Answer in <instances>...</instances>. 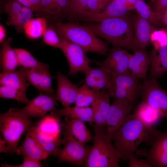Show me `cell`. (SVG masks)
<instances>
[{
	"mask_svg": "<svg viewBox=\"0 0 167 167\" xmlns=\"http://www.w3.org/2000/svg\"><path fill=\"white\" fill-rule=\"evenodd\" d=\"M30 8L33 12L39 13L40 11L41 0H12Z\"/></svg>",
	"mask_w": 167,
	"mask_h": 167,
	"instance_id": "45",
	"label": "cell"
},
{
	"mask_svg": "<svg viewBox=\"0 0 167 167\" xmlns=\"http://www.w3.org/2000/svg\"><path fill=\"white\" fill-rule=\"evenodd\" d=\"M54 0H41L40 11L43 17L53 19Z\"/></svg>",
	"mask_w": 167,
	"mask_h": 167,
	"instance_id": "42",
	"label": "cell"
},
{
	"mask_svg": "<svg viewBox=\"0 0 167 167\" xmlns=\"http://www.w3.org/2000/svg\"><path fill=\"white\" fill-rule=\"evenodd\" d=\"M55 116L60 118H66L89 122L92 125L94 122L92 110L89 106L79 107L75 105L73 107H64L62 109L51 112Z\"/></svg>",
	"mask_w": 167,
	"mask_h": 167,
	"instance_id": "22",
	"label": "cell"
},
{
	"mask_svg": "<svg viewBox=\"0 0 167 167\" xmlns=\"http://www.w3.org/2000/svg\"><path fill=\"white\" fill-rule=\"evenodd\" d=\"M2 167H41L43 166L40 161L29 158H24L22 164L17 165H12L7 164H1Z\"/></svg>",
	"mask_w": 167,
	"mask_h": 167,
	"instance_id": "44",
	"label": "cell"
},
{
	"mask_svg": "<svg viewBox=\"0 0 167 167\" xmlns=\"http://www.w3.org/2000/svg\"><path fill=\"white\" fill-rule=\"evenodd\" d=\"M129 11L122 3L112 0L102 11L94 16L90 21L97 23L106 19L123 16L127 15Z\"/></svg>",
	"mask_w": 167,
	"mask_h": 167,
	"instance_id": "25",
	"label": "cell"
},
{
	"mask_svg": "<svg viewBox=\"0 0 167 167\" xmlns=\"http://www.w3.org/2000/svg\"><path fill=\"white\" fill-rule=\"evenodd\" d=\"M156 29L154 26L137 15L134 19L133 31L138 49L145 50L151 42V34Z\"/></svg>",
	"mask_w": 167,
	"mask_h": 167,
	"instance_id": "18",
	"label": "cell"
},
{
	"mask_svg": "<svg viewBox=\"0 0 167 167\" xmlns=\"http://www.w3.org/2000/svg\"><path fill=\"white\" fill-rule=\"evenodd\" d=\"M18 70L24 75L29 84L34 86L40 92L54 95V91L52 85L53 77L49 69L41 72L21 67Z\"/></svg>",
	"mask_w": 167,
	"mask_h": 167,
	"instance_id": "15",
	"label": "cell"
},
{
	"mask_svg": "<svg viewBox=\"0 0 167 167\" xmlns=\"http://www.w3.org/2000/svg\"><path fill=\"white\" fill-rule=\"evenodd\" d=\"M134 19L127 15L84 25L113 45L134 51L138 50L134 36Z\"/></svg>",
	"mask_w": 167,
	"mask_h": 167,
	"instance_id": "2",
	"label": "cell"
},
{
	"mask_svg": "<svg viewBox=\"0 0 167 167\" xmlns=\"http://www.w3.org/2000/svg\"><path fill=\"white\" fill-rule=\"evenodd\" d=\"M34 126L36 137L41 147L49 156L51 154L54 156L62 143V139L48 135L39 132Z\"/></svg>",
	"mask_w": 167,
	"mask_h": 167,
	"instance_id": "31",
	"label": "cell"
},
{
	"mask_svg": "<svg viewBox=\"0 0 167 167\" xmlns=\"http://www.w3.org/2000/svg\"><path fill=\"white\" fill-rule=\"evenodd\" d=\"M112 0H88L87 21L102 11Z\"/></svg>",
	"mask_w": 167,
	"mask_h": 167,
	"instance_id": "37",
	"label": "cell"
},
{
	"mask_svg": "<svg viewBox=\"0 0 167 167\" xmlns=\"http://www.w3.org/2000/svg\"><path fill=\"white\" fill-rule=\"evenodd\" d=\"M135 9L142 18L146 20L154 26L162 24V16L154 11L143 0H138L135 3Z\"/></svg>",
	"mask_w": 167,
	"mask_h": 167,
	"instance_id": "33",
	"label": "cell"
},
{
	"mask_svg": "<svg viewBox=\"0 0 167 167\" xmlns=\"http://www.w3.org/2000/svg\"><path fill=\"white\" fill-rule=\"evenodd\" d=\"M68 0H54L53 19H58L64 16L67 17Z\"/></svg>",
	"mask_w": 167,
	"mask_h": 167,
	"instance_id": "39",
	"label": "cell"
},
{
	"mask_svg": "<svg viewBox=\"0 0 167 167\" xmlns=\"http://www.w3.org/2000/svg\"><path fill=\"white\" fill-rule=\"evenodd\" d=\"M96 92L84 84L78 88L75 103V105L79 107L89 106L94 100Z\"/></svg>",
	"mask_w": 167,
	"mask_h": 167,
	"instance_id": "35",
	"label": "cell"
},
{
	"mask_svg": "<svg viewBox=\"0 0 167 167\" xmlns=\"http://www.w3.org/2000/svg\"><path fill=\"white\" fill-rule=\"evenodd\" d=\"M159 131L154 127L148 126L132 116L110 136L114 145L120 154L121 159L128 160L139 146L144 142L150 145Z\"/></svg>",
	"mask_w": 167,
	"mask_h": 167,
	"instance_id": "1",
	"label": "cell"
},
{
	"mask_svg": "<svg viewBox=\"0 0 167 167\" xmlns=\"http://www.w3.org/2000/svg\"><path fill=\"white\" fill-rule=\"evenodd\" d=\"M132 116L150 127H154L162 117L157 110L143 101L135 107Z\"/></svg>",
	"mask_w": 167,
	"mask_h": 167,
	"instance_id": "23",
	"label": "cell"
},
{
	"mask_svg": "<svg viewBox=\"0 0 167 167\" xmlns=\"http://www.w3.org/2000/svg\"><path fill=\"white\" fill-rule=\"evenodd\" d=\"M118 1L125 5L130 10L135 9V3L138 0H113Z\"/></svg>",
	"mask_w": 167,
	"mask_h": 167,
	"instance_id": "47",
	"label": "cell"
},
{
	"mask_svg": "<svg viewBox=\"0 0 167 167\" xmlns=\"http://www.w3.org/2000/svg\"><path fill=\"white\" fill-rule=\"evenodd\" d=\"M57 100L55 96L40 92L19 110L29 117H43L48 112L56 110Z\"/></svg>",
	"mask_w": 167,
	"mask_h": 167,
	"instance_id": "12",
	"label": "cell"
},
{
	"mask_svg": "<svg viewBox=\"0 0 167 167\" xmlns=\"http://www.w3.org/2000/svg\"><path fill=\"white\" fill-rule=\"evenodd\" d=\"M64 135H71L79 142L85 144L90 141L92 136L84 122L66 117L64 124Z\"/></svg>",
	"mask_w": 167,
	"mask_h": 167,
	"instance_id": "21",
	"label": "cell"
},
{
	"mask_svg": "<svg viewBox=\"0 0 167 167\" xmlns=\"http://www.w3.org/2000/svg\"><path fill=\"white\" fill-rule=\"evenodd\" d=\"M18 65L21 67L39 71L49 69V66L35 58L26 50L22 48H14Z\"/></svg>",
	"mask_w": 167,
	"mask_h": 167,
	"instance_id": "26",
	"label": "cell"
},
{
	"mask_svg": "<svg viewBox=\"0 0 167 167\" xmlns=\"http://www.w3.org/2000/svg\"><path fill=\"white\" fill-rule=\"evenodd\" d=\"M149 5L154 11L162 16L167 10V0H150Z\"/></svg>",
	"mask_w": 167,
	"mask_h": 167,
	"instance_id": "43",
	"label": "cell"
},
{
	"mask_svg": "<svg viewBox=\"0 0 167 167\" xmlns=\"http://www.w3.org/2000/svg\"><path fill=\"white\" fill-rule=\"evenodd\" d=\"M130 54L128 68L131 74L138 79H145L150 64L149 56L145 50H136Z\"/></svg>",
	"mask_w": 167,
	"mask_h": 167,
	"instance_id": "19",
	"label": "cell"
},
{
	"mask_svg": "<svg viewBox=\"0 0 167 167\" xmlns=\"http://www.w3.org/2000/svg\"><path fill=\"white\" fill-rule=\"evenodd\" d=\"M84 74L85 84L96 92L107 91L111 84L112 75L102 67H90Z\"/></svg>",
	"mask_w": 167,
	"mask_h": 167,
	"instance_id": "16",
	"label": "cell"
},
{
	"mask_svg": "<svg viewBox=\"0 0 167 167\" xmlns=\"http://www.w3.org/2000/svg\"><path fill=\"white\" fill-rule=\"evenodd\" d=\"M24 6L16 1L11 0L5 5L4 11L7 15L8 18L11 17L20 12Z\"/></svg>",
	"mask_w": 167,
	"mask_h": 167,
	"instance_id": "41",
	"label": "cell"
},
{
	"mask_svg": "<svg viewBox=\"0 0 167 167\" xmlns=\"http://www.w3.org/2000/svg\"><path fill=\"white\" fill-rule=\"evenodd\" d=\"M54 27L66 39L81 47L86 53L92 52L105 55L109 50L107 45L84 25L59 21L55 23Z\"/></svg>",
	"mask_w": 167,
	"mask_h": 167,
	"instance_id": "3",
	"label": "cell"
},
{
	"mask_svg": "<svg viewBox=\"0 0 167 167\" xmlns=\"http://www.w3.org/2000/svg\"><path fill=\"white\" fill-rule=\"evenodd\" d=\"M148 151L143 153L151 167H167V130L154 136Z\"/></svg>",
	"mask_w": 167,
	"mask_h": 167,
	"instance_id": "11",
	"label": "cell"
},
{
	"mask_svg": "<svg viewBox=\"0 0 167 167\" xmlns=\"http://www.w3.org/2000/svg\"><path fill=\"white\" fill-rule=\"evenodd\" d=\"M151 41L154 45V49L167 45V31L164 29L159 30L156 29L151 34Z\"/></svg>",
	"mask_w": 167,
	"mask_h": 167,
	"instance_id": "40",
	"label": "cell"
},
{
	"mask_svg": "<svg viewBox=\"0 0 167 167\" xmlns=\"http://www.w3.org/2000/svg\"><path fill=\"white\" fill-rule=\"evenodd\" d=\"M142 101L157 110L162 117L167 118V91L160 86L156 79L152 78L140 86Z\"/></svg>",
	"mask_w": 167,
	"mask_h": 167,
	"instance_id": "8",
	"label": "cell"
},
{
	"mask_svg": "<svg viewBox=\"0 0 167 167\" xmlns=\"http://www.w3.org/2000/svg\"><path fill=\"white\" fill-rule=\"evenodd\" d=\"M42 37L43 42L45 44L59 48L61 43V39L55 27H47Z\"/></svg>",
	"mask_w": 167,
	"mask_h": 167,
	"instance_id": "38",
	"label": "cell"
},
{
	"mask_svg": "<svg viewBox=\"0 0 167 167\" xmlns=\"http://www.w3.org/2000/svg\"><path fill=\"white\" fill-rule=\"evenodd\" d=\"M47 27V22L45 18H32L24 25L23 31L29 38L36 39L42 36Z\"/></svg>",
	"mask_w": 167,
	"mask_h": 167,
	"instance_id": "30",
	"label": "cell"
},
{
	"mask_svg": "<svg viewBox=\"0 0 167 167\" xmlns=\"http://www.w3.org/2000/svg\"><path fill=\"white\" fill-rule=\"evenodd\" d=\"M64 146L60 148L55 156L60 162L80 166L85 162L91 147L85 146L71 135H65L62 139Z\"/></svg>",
	"mask_w": 167,
	"mask_h": 167,
	"instance_id": "7",
	"label": "cell"
},
{
	"mask_svg": "<svg viewBox=\"0 0 167 167\" xmlns=\"http://www.w3.org/2000/svg\"><path fill=\"white\" fill-rule=\"evenodd\" d=\"M110 96L107 91L96 92V97L91 104L95 131H104L106 126L107 116L110 106Z\"/></svg>",
	"mask_w": 167,
	"mask_h": 167,
	"instance_id": "13",
	"label": "cell"
},
{
	"mask_svg": "<svg viewBox=\"0 0 167 167\" xmlns=\"http://www.w3.org/2000/svg\"><path fill=\"white\" fill-rule=\"evenodd\" d=\"M149 56L150 74L153 78L160 77L167 72V45L154 49Z\"/></svg>",
	"mask_w": 167,
	"mask_h": 167,
	"instance_id": "20",
	"label": "cell"
},
{
	"mask_svg": "<svg viewBox=\"0 0 167 167\" xmlns=\"http://www.w3.org/2000/svg\"><path fill=\"white\" fill-rule=\"evenodd\" d=\"M0 152L5 153H10V150L6 145L5 142L0 136Z\"/></svg>",
	"mask_w": 167,
	"mask_h": 167,
	"instance_id": "48",
	"label": "cell"
},
{
	"mask_svg": "<svg viewBox=\"0 0 167 167\" xmlns=\"http://www.w3.org/2000/svg\"><path fill=\"white\" fill-rule=\"evenodd\" d=\"M162 22L163 24L167 26V10L162 15Z\"/></svg>",
	"mask_w": 167,
	"mask_h": 167,
	"instance_id": "50",
	"label": "cell"
},
{
	"mask_svg": "<svg viewBox=\"0 0 167 167\" xmlns=\"http://www.w3.org/2000/svg\"><path fill=\"white\" fill-rule=\"evenodd\" d=\"M0 85L11 87L26 91L29 84L23 73L19 70L0 74Z\"/></svg>",
	"mask_w": 167,
	"mask_h": 167,
	"instance_id": "27",
	"label": "cell"
},
{
	"mask_svg": "<svg viewBox=\"0 0 167 167\" xmlns=\"http://www.w3.org/2000/svg\"><path fill=\"white\" fill-rule=\"evenodd\" d=\"M11 41L12 38H9L2 43L0 65L2 72L15 71L19 66L15 52L10 45Z\"/></svg>",
	"mask_w": 167,
	"mask_h": 167,
	"instance_id": "24",
	"label": "cell"
},
{
	"mask_svg": "<svg viewBox=\"0 0 167 167\" xmlns=\"http://www.w3.org/2000/svg\"><path fill=\"white\" fill-rule=\"evenodd\" d=\"M94 144L85 162L87 167H118L121 156L104 131H95Z\"/></svg>",
	"mask_w": 167,
	"mask_h": 167,
	"instance_id": "5",
	"label": "cell"
},
{
	"mask_svg": "<svg viewBox=\"0 0 167 167\" xmlns=\"http://www.w3.org/2000/svg\"><path fill=\"white\" fill-rule=\"evenodd\" d=\"M134 103L126 99H115L110 105L106 120L107 133L109 136L117 131L131 115Z\"/></svg>",
	"mask_w": 167,
	"mask_h": 167,
	"instance_id": "9",
	"label": "cell"
},
{
	"mask_svg": "<svg viewBox=\"0 0 167 167\" xmlns=\"http://www.w3.org/2000/svg\"><path fill=\"white\" fill-rule=\"evenodd\" d=\"M128 160L130 167H151L146 160H139L134 154L130 155Z\"/></svg>",
	"mask_w": 167,
	"mask_h": 167,
	"instance_id": "46",
	"label": "cell"
},
{
	"mask_svg": "<svg viewBox=\"0 0 167 167\" xmlns=\"http://www.w3.org/2000/svg\"><path fill=\"white\" fill-rule=\"evenodd\" d=\"M33 12L30 8L24 6L20 12L12 17L8 18L6 24L14 27L18 32H22L25 24L32 18Z\"/></svg>",
	"mask_w": 167,
	"mask_h": 167,
	"instance_id": "34",
	"label": "cell"
},
{
	"mask_svg": "<svg viewBox=\"0 0 167 167\" xmlns=\"http://www.w3.org/2000/svg\"><path fill=\"white\" fill-rule=\"evenodd\" d=\"M35 127L36 131L39 132L55 137L60 138L59 118L51 112L50 115L43 117Z\"/></svg>",
	"mask_w": 167,
	"mask_h": 167,
	"instance_id": "28",
	"label": "cell"
},
{
	"mask_svg": "<svg viewBox=\"0 0 167 167\" xmlns=\"http://www.w3.org/2000/svg\"><path fill=\"white\" fill-rule=\"evenodd\" d=\"M130 54L121 47L113 45L105 60L101 61L94 60V62L106 69L112 75L121 74L130 71L128 68Z\"/></svg>",
	"mask_w": 167,
	"mask_h": 167,
	"instance_id": "10",
	"label": "cell"
},
{
	"mask_svg": "<svg viewBox=\"0 0 167 167\" xmlns=\"http://www.w3.org/2000/svg\"><path fill=\"white\" fill-rule=\"evenodd\" d=\"M56 79L57 88L55 95L56 98L64 107L70 106L75 103L78 88L60 71L57 73Z\"/></svg>",
	"mask_w": 167,
	"mask_h": 167,
	"instance_id": "17",
	"label": "cell"
},
{
	"mask_svg": "<svg viewBox=\"0 0 167 167\" xmlns=\"http://www.w3.org/2000/svg\"><path fill=\"white\" fill-rule=\"evenodd\" d=\"M138 79L129 71L112 75L111 84L124 88L138 97L140 91Z\"/></svg>",
	"mask_w": 167,
	"mask_h": 167,
	"instance_id": "29",
	"label": "cell"
},
{
	"mask_svg": "<svg viewBox=\"0 0 167 167\" xmlns=\"http://www.w3.org/2000/svg\"><path fill=\"white\" fill-rule=\"evenodd\" d=\"M21 145L17 147L16 153L21 155L24 158H29L40 161L49 156L37 140L35 134L34 126L27 131Z\"/></svg>",
	"mask_w": 167,
	"mask_h": 167,
	"instance_id": "14",
	"label": "cell"
},
{
	"mask_svg": "<svg viewBox=\"0 0 167 167\" xmlns=\"http://www.w3.org/2000/svg\"><path fill=\"white\" fill-rule=\"evenodd\" d=\"M26 91L9 86L0 85V96L2 98L11 99L27 104L29 100L27 97Z\"/></svg>",
	"mask_w": 167,
	"mask_h": 167,
	"instance_id": "36",
	"label": "cell"
},
{
	"mask_svg": "<svg viewBox=\"0 0 167 167\" xmlns=\"http://www.w3.org/2000/svg\"><path fill=\"white\" fill-rule=\"evenodd\" d=\"M58 32L61 39L59 48L64 54L69 66L68 75L74 76L78 72L85 73L91 67L90 63L94 60L87 57L86 52L81 47L69 41Z\"/></svg>",
	"mask_w": 167,
	"mask_h": 167,
	"instance_id": "6",
	"label": "cell"
},
{
	"mask_svg": "<svg viewBox=\"0 0 167 167\" xmlns=\"http://www.w3.org/2000/svg\"><path fill=\"white\" fill-rule=\"evenodd\" d=\"M88 0H68L67 17L75 21H87Z\"/></svg>",
	"mask_w": 167,
	"mask_h": 167,
	"instance_id": "32",
	"label": "cell"
},
{
	"mask_svg": "<svg viewBox=\"0 0 167 167\" xmlns=\"http://www.w3.org/2000/svg\"><path fill=\"white\" fill-rule=\"evenodd\" d=\"M29 117L19 109L12 108L0 115V132L11 154L16 153L17 145L24 133L32 127Z\"/></svg>",
	"mask_w": 167,
	"mask_h": 167,
	"instance_id": "4",
	"label": "cell"
},
{
	"mask_svg": "<svg viewBox=\"0 0 167 167\" xmlns=\"http://www.w3.org/2000/svg\"><path fill=\"white\" fill-rule=\"evenodd\" d=\"M6 30L3 26L1 24H0V42L2 43L5 40L6 36Z\"/></svg>",
	"mask_w": 167,
	"mask_h": 167,
	"instance_id": "49",
	"label": "cell"
}]
</instances>
